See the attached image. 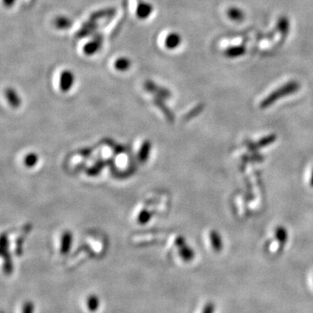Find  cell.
<instances>
[{
    "label": "cell",
    "mask_w": 313,
    "mask_h": 313,
    "mask_svg": "<svg viewBox=\"0 0 313 313\" xmlns=\"http://www.w3.org/2000/svg\"><path fill=\"white\" fill-rule=\"evenodd\" d=\"M300 85L298 82H290L286 85H283L280 88L276 90L275 92L267 96L265 99L261 102L260 107L262 109H265L272 106L278 99H282L285 96L291 95L294 92H298Z\"/></svg>",
    "instance_id": "cell-1"
},
{
    "label": "cell",
    "mask_w": 313,
    "mask_h": 313,
    "mask_svg": "<svg viewBox=\"0 0 313 313\" xmlns=\"http://www.w3.org/2000/svg\"><path fill=\"white\" fill-rule=\"evenodd\" d=\"M75 82V75L71 70H63L60 75V88L63 92H68L72 87Z\"/></svg>",
    "instance_id": "cell-2"
},
{
    "label": "cell",
    "mask_w": 313,
    "mask_h": 313,
    "mask_svg": "<svg viewBox=\"0 0 313 313\" xmlns=\"http://www.w3.org/2000/svg\"><path fill=\"white\" fill-rule=\"evenodd\" d=\"M276 139H277V135L276 134H270V135H267L265 137H262L257 142L250 143V144H248L247 147L250 151H257V150H259L261 148L266 147L268 145L273 144Z\"/></svg>",
    "instance_id": "cell-3"
},
{
    "label": "cell",
    "mask_w": 313,
    "mask_h": 313,
    "mask_svg": "<svg viewBox=\"0 0 313 313\" xmlns=\"http://www.w3.org/2000/svg\"><path fill=\"white\" fill-rule=\"evenodd\" d=\"M181 42H182V38L179 33L171 32L166 36L165 39V46L167 49L175 50L181 45Z\"/></svg>",
    "instance_id": "cell-4"
},
{
    "label": "cell",
    "mask_w": 313,
    "mask_h": 313,
    "mask_svg": "<svg viewBox=\"0 0 313 313\" xmlns=\"http://www.w3.org/2000/svg\"><path fill=\"white\" fill-rule=\"evenodd\" d=\"M153 11V7L150 3L148 2H141L140 4L137 5V16L141 19H145L151 16Z\"/></svg>",
    "instance_id": "cell-5"
},
{
    "label": "cell",
    "mask_w": 313,
    "mask_h": 313,
    "mask_svg": "<svg viewBox=\"0 0 313 313\" xmlns=\"http://www.w3.org/2000/svg\"><path fill=\"white\" fill-rule=\"evenodd\" d=\"M210 241H211V247L216 252H220L224 245H223V240L219 232L217 231H211L210 232Z\"/></svg>",
    "instance_id": "cell-6"
},
{
    "label": "cell",
    "mask_w": 313,
    "mask_h": 313,
    "mask_svg": "<svg viewBox=\"0 0 313 313\" xmlns=\"http://www.w3.org/2000/svg\"><path fill=\"white\" fill-rule=\"evenodd\" d=\"M275 238L279 245L285 246L288 240V232L284 226H278L275 230Z\"/></svg>",
    "instance_id": "cell-7"
},
{
    "label": "cell",
    "mask_w": 313,
    "mask_h": 313,
    "mask_svg": "<svg viewBox=\"0 0 313 313\" xmlns=\"http://www.w3.org/2000/svg\"><path fill=\"white\" fill-rule=\"evenodd\" d=\"M114 66L116 68V70H119V71H126L131 66V62L126 57H121V58L117 59L115 63H114Z\"/></svg>",
    "instance_id": "cell-8"
},
{
    "label": "cell",
    "mask_w": 313,
    "mask_h": 313,
    "mask_svg": "<svg viewBox=\"0 0 313 313\" xmlns=\"http://www.w3.org/2000/svg\"><path fill=\"white\" fill-rule=\"evenodd\" d=\"M180 256H181V257H182L185 261L192 260V259H193L194 255H195L193 250L190 249V247H187L186 244L183 245V246H180Z\"/></svg>",
    "instance_id": "cell-9"
},
{
    "label": "cell",
    "mask_w": 313,
    "mask_h": 313,
    "mask_svg": "<svg viewBox=\"0 0 313 313\" xmlns=\"http://www.w3.org/2000/svg\"><path fill=\"white\" fill-rule=\"evenodd\" d=\"M87 307H88L89 311L96 312L99 307V298L95 295L90 296L87 299Z\"/></svg>",
    "instance_id": "cell-10"
},
{
    "label": "cell",
    "mask_w": 313,
    "mask_h": 313,
    "mask_svg": "<svg viewBox=\"0 0 313 313\" xmlns=\"http://www.w3.org/2000/svg\"><path fill=\"white\" fill-rule=\"evenodd\" d=\"M228 15L230 18L233 19V20H237V21H240L241 19H243L244 13L241 10L238 9V8H232L231 10H229Z\"/></svg>",
    "instance_id": "cell-11"
},
{
    "label": "cell",
    "mask_w": 313,
    "mask_h": 313,
    "mask_svg": "<svg viewBox=\"0 0 313 313\" xmlns=\"http://www.w3.org/2000/svg\"><path fill=\"white\" fill-rule=\"evenodd\" d=\"M56 26L59 29H66L70 26V20L65 17H60L56 20Z\"/></svg>",
    "instance_id": "cell-12"
},
{
    "label": "cell",
    "mask_w": 313,
    "mask_h": 313,
    "mask_svg": "<svg viewBox=\"0 0 313 313\" xmlns=\"http://www.w3.org/2000/svg\"><path fill=\"white\" fill-rule=\"evenodd\" d=\"M243 53H245V50L242 48H232L229 50L228 55L231 57H238Z\"/></svg>",
    "instance_id": "cell-13"
},
{
    "label": "cell",
    "mask_w": 313,
    "mask_h": 313,
    "mask_svg": "<svg viewBox=\"0 0 313 313\" xmlns=\"http://www.w3.org/2000/svg\"><path fill=\"white\" fill-rule=\"evenodd\" d=\"M34 306L32 302H26L23 307V313H33Z\"/></svg>",
    "instance_id": "cell-14"
},
{
    "label": "cell",
    "mask_w": 313,
    "mask_h": 313,
    "mask_svg": "<svg viewBox=\"0 0 313 313\" xmlns=\"http://www.w3.org/2000/svg\"><path fill=\"white\" fill-rule=\"evenodd\" d=\"M214 305L211 304V303H209V304H207V305L205 306V307H204L203 313H214Z\"/></svg>",
    "instance_id": "cell-15"
},
{
    "label": "cell",
    "mask_w": 313,
    "mask_h": 313,
    "mask_svg": "<svg viewBox=\"0 0 313 313\" xmlns=\"http://www.w3.org/2000/svg\"><path fill=\"white\" fill-rule=\"evenodd\" d=\"M310 186L313 188V169L312 171V174H311V178H310Z\"/></svg>",
    "instance_id": "cell-16"
}]
</instances>
